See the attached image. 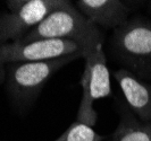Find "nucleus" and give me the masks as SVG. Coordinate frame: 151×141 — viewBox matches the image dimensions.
<instances>
[{
  "label": "nucleus",
  "instance_id": "nucleus-1",
  "mask_svg": "<svg viewBox=\"0 0 151 141\" xmlns=\"http://www.w3.org/2000/svg\"><path fill=\"white\" fill-rule=\"evenodd\" d=\"M42 40H64L78 44L84 54L104 47V33L89 21L70 1L48 15L17 43Z\"/></svg>",
  "mask_w": 151,
  "mask_h": 141
},
{
  "label": "nucleus",
  "instance_id": "nucleus-2",
  "mask_svg": "<svg viewBox=\"0 0 151 141\" xmlns=\"http://www.w3.org/2000/svg\"><path fill=\"white\" fill-rule=\"evenodd\" d=\"M111 50L123 69L151 79V21L134 16L114 30Z\"/></svg>",
  "mask_w": 151,
  "mask_h": 141
},
{
  "label": "nucleus",
  "instance_id": "nucleus-3",
  "mask_svg": "<svg viewBox=\"0 0 151 141\" xmlns=\"http://www.w3.org/2000/svg\"><path fill=\"white\" fill-rule=\"evenodd\" d=\"M83 57L84 52L81 51L56 59L8 63L5 66V81L9 96L18 105L32 104L59 69Z\"/></svg>",
  "mask_w": 151,
  "mask_h": 141
},
{
  "label": "nucleus",
  "instance_id": "nucleus-4",
  "mask_svg": "<svg viewBox=\"0 0 151 141\" xmlns=\"http://www.w3.org/2000/svg\"><path fill=\"white\" fill-rule=\"evenodd\" d=\"M67 0L7 1L9 13L0 14V45L22 40L52 11L65 7Z\"/></svg>",
  "mask_w": 151,
  "mask_h": 141
},
{
  "label": "nucleus",
  "instance_id": "nucleus-5",
  "mask_svg": "<svg viewBox=\"0 0 151 141\" xmlns=\"http://www.w3.org/2000/svg\"><path fill=\"white\" fill-rule=\"evenodd\" d=\"M83 58L85 59V67L81 78L82 98L76 121L93 126L97 122V112L93 104L96 101L110 96L111 94L110 74L107 67L104 47L85 53Z\"/></svg>",
  "mask_w": 151,
  "mask_h": 141
},
{
  "label": "nucleus",
  "instance_id": "nucleus-6",
  "mask_svg": "<svg viewBox=\"0 0 151 141\" xmlns=\"http://www.w3.org/2000/svg\"><path fill=\"white\" fill-rule=\"evenodd\" d=\"M83 51L78 44L64 40H42L31 43L0 45V66L18 62H33L60 58Z\"/></svg>",
  "mask_w": 151,
  "mask_h": 141
},
{
  "label": "nucleus",
  "instance_id": "nucleus-7",
  "mask_svg": "<svg viewBox=\"0 0 151 141\" xmlns=\"http://www.w3.org/2000/svg\"><path fill=\"white\" fill-rule=\"evenodd\" d=\"M139 2L122 0H78L75 7L99 28L116 30L129 19Z\"/></svg>",
  "mask_w": 151,
  "mask_h": 141
},
{
  "label": "nucleus",
  "instance_id": "nucleus-8",
  "mask_svg": "<svg viewBox=\"0 0 151 141\" xmlns=\"http://www.w3.org/2000/svg\"><path fill=\"white\" fill-rule=\"evenodd\" d=\"M114 77L121 87L129 111L139 120L151 122V82L123 68L115 71Z\"/></svg>",
  "mask_w": 151,
  "mask_h": 141
},
{
  "label": "nucleus",
  "instance_id": "nucleus-9",
  "mask_svg": "<svg viewBox=\"0 0 151 141\" xmlns=\"http://www.w3.org/2000/svg\"><path fill=\"white\" fill-rule=\"evenodd\" d=\"M111 141H151V122L139 120L122 106L119 110V123L111 135Z\"/></svg>",
  "mask_w": 151,
  "mask_h": 141
},
{
  "label": "nucleus",
  "instance_id": "nucleus-10",
  "mask_svg": "<svg viewBox=\"0 0 151 141\" xmlns=\"http://www.w3.org/2000/svg\"><path fill=\"white\" fill-rule=\"evenodd\" d=\"M105 137L98 134L92 126L75 121L55 141H102Z\"/></svg>",
  "mask_w": 151,
  "mask_h": 141
},
{
  "label": "nucleus",
  "instance_id": "nucleus-11",
  "mask_svg": "<svg viewBox=\"0 0 151 141\" xmlns=\"http://www.w3.org/2000/svg\"><path fill=\"white\" fill-rule=\"evenodd\" d=\"M149 10L151 11V2H149Z\"/></svg>",
  "mask_w": 151,
  "mask_h": 141
}]
</instances>
